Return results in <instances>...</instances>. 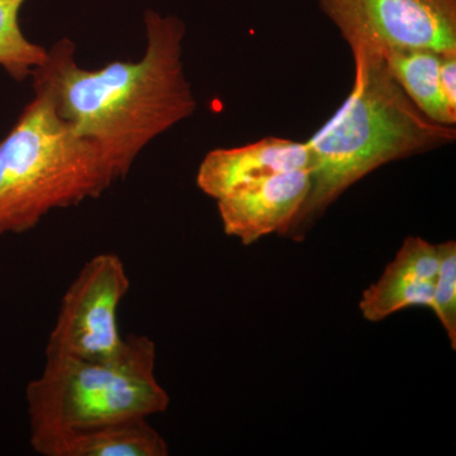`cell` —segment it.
<instances>
[{"mask_svg":"<svg viewBox=\"0 0 456 456\" xmlns=\"http://www.w3.org/2000/svg\"><path fill=\"white\" fill-rule=\"evenodd\" d=\"M146 50L139 61H113L86 70L75 44L56 42L32 74L57 112L80 136L98 147L117 179L130 173L150 142L193 116L198 102L185 75L178 17L145 13Z\"/></svg>","mask_w":456,"mask_h":456,"instance_id":"6da1fadb","label":"cell"},{"mask_svg":"<svg viewBox=\"0 0 456 456\" xmlns=\"http://www.w3.org/2000/svg\"><path fill=\"white\" fill-rule=\"evenodd\" d=\"M355 77L349 97L305 142L311 187L284 232L301 241L335 200L383 165L448 145L455 126L426 117L393 77L386 59L353 50Z\"/></svg>","mask_w":456,"mask_h":456,"instance_id":"7a4b0ae2","label":"cell"},{"mask_svg":"<svg viewBox=\"0 0 456 456\" xmlns=\"http://www.w3.org/2000/svg\"><path fill=\"white\" fill-rule=\"evenodd\" d=\"M0 141V236L31 231L51 212L79 206L117 182L94 143L57 112L46 89Z\"/></svg>","mask_w":456,"mask_h":456,"instance_id":"3957f363","label":"cell"},{"mask_svg":"<svg viewBox=\"0 0 456 456\" xmlns=\"http://www.w3.org/2000/svg\"><path fill=\"white\" fill-rule=\"evenodd\" d=\"M26 403L33 445L65 432L167 412L170 397L156 378L155 342L128 335L110 358H46L27 386Z\"/></svg>","mask_w":456,"mask_h":456,"instance_id":"277c9868","label":"cell"},{"mask_svg":"<svg viewBox=\"0 0 456 456\" xmlns=\"http://www.w3.org/2000/svg\"><path fill=\"white\" fill-rule=\"evenodd\" d=\"M351 51L456 53V0H318Z\"/></svg>","mask_w":456,"mask_h":456,"instance_id":"5b68a950","label":"cell"},{"mask_svg":"<svg viewBox=\"0 0 456 456\" xmlns=\"http://www.w3.org/2000/svg\"><path fill=\"white\" fill-rule=\"evenodd\" d=\"M131 281L121 257L95 255L84 264L60 303L46 358L104 359L121 350L119 305Z\"/></svg>","mask_w":456,"mask_h":456,"instance_id":"8992f818","label":"cell"},{"mask_svg":"<svg viewBox=\"0 0 456 456\" xmlns=\"http://www.w3.org/2000/svg\"><path fill=\"white\" fill-rule=\"evenodd\" d=\"M310 187L308 169L275 174L240 185L217 200L224 233L245 246L272 233L283 236Z\"/></svg>","mask_w":456,"mask_h":456,"instance_id":"52a82bcc","label":"cell"},{"mask_svg":"<svg viewBox=\"0 0 456 456\" xmlns=\"http://www.w3.org/2000/svg\"><path fill=\"white\" fill-rule=\"evenodd\" d=\"M305 169L310 170L305 142L265 137L245 146L209 151L198 169L197 185L206 196L217 200L240 185Z\"/></svg>","mask_w":456,"mask_h":456,"instance_id":"ba28073f","label":"cell"},{"mask_svg":"<svg viewBox=\"0 0 456 456\" xmlns=\"http://www.w3.org/2000/svg\"><path fill=\"white\" fill-rule=\"evenodd\" d=\"M439 265L436 245L421 237H407L382 277L362 293L359 302L362 317L379 322L413 305L431 310Z\"/></svg>","mask_w":456,"mask_h":456,"instance_id":"9c48e42d","label":"cell"},{"mask_svg":"<svg viewBox=\"0 0 456 456\" xmlns=\"http://www.w3.org/2000/svg\"><path fill=\"white\" fill-rule=\"evenodd\" d=\"M42 456H167V440L147 419L65 432L33 444Z\"/></svg>","mask_w":456,"mask_h":456,"instance_id":"30bf717a","label":"cell"},{"mask_svg":"<svg viewBox=\"0 0 456 456\" xmlns=\"http://www.w3.org/2000/svg\"><path fill=\"white\" fill-rule=\"evenodd\" d=\"M443 53L408 50L384 57L389 70L415 106L434 122L455 126L456 112L450 110L440 88Z\"/></svg>","mask_w":456,"mask_h":456,"instance_id":"8fae6325","label":"cell"},{"mask_svg":"<svg viewBox=\"0 0 456 456\" xmlns=\"http://www.w3.org/2000/svg\"><path fill=\"white\" fill-rule=\"evenodd\" d=\"M26 0H0V66L17 82L32 77L49 57V50L27 40L20 26Z\"/></svg>","mask_w":456,"mask_h":456,"instance_id":"7c38bea8","label":"cell"},{"mask_svg":"<svg viewBox=\"0 0 456 456\" xmlns=\"http://www.w3.org/2000/svg\"><path fill=\"white\" fill-rule=\"evenodd\" d=\"M437 248L440 265L434 283L431 311L445 330L452 349L456 350V242L449 240Z\"/></svg>","mask_w":456,"mask_h":456,"instance_id":"4fadbf2b","label":"cell"},{"mask_svg":"<svg viewBox=\"0 0 456 456\" xmlns=\"http://www.w3.org/2000/svg\"><path fill=\"white\" fill-rule=\"evenodd\" d=\"M440 88L450 110L456 112V53H443L440 61Z\"/></svg>","mask_w":456,"mask_h":456,"instance_id":"5bb4252c","label":"cell"}]
</instances>
